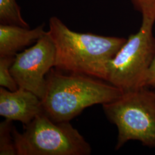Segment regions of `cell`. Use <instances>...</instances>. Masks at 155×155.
<instances>
[{
    "instance_id": "cell-1",
    "label": "cell",
    "mask_w": 155,
    "mask_h": 155,
    "mask_svg": "<svg viewBox=\"0 0 155 155\" xmlns=\"http://www.w3.org/2000/svg\"><path fill=\"white\" fill-rule=\"evenodd\" d=\"M47 33L55 47V68L105 81L110 61L127 40L74 32L55 16L49 20Z\"/></svg>"
},
{
    "instance_id": "cell-2",
    "label": "cell",
    "mask_w": 155,
    "mask_h": 155,
    "mask_svg": "<svg viewBox=\"0 0 155 155\" xmlns=\"http://www.w3.org/2000/svg\"><path fill=\"white\" fill-rule=\"evenodd\" d=\"M123 94L121 89L105 81L82 74H64L52 68L46 75L41 103L43 113L52 121H70L84 109L109 103Z\"/></svg>"
},
{
    "instance_id": "cell-3",
    "label": "cell",
    "mask_w": 155,
    "mask_h": 155,
    "mask_svg": "<svg viewBox=\"0 0 155 155\" xmlns=\"http://www.w3.org/2000/svg\"><path fill=\"white\" fill-rule=\"evenodd\" d=\"M17 155H89L91 148L70 121L55 122L44 113L24 125L12 129Z\"/></svg>"
},
{
    "instance_id": "cell-4",
    "label": "cell",
    "mask_w": 155,
    "mask_h": 155,
    "mask_svg": "<svg viewBox=\"0 0 155 155\" xmlns=\"http://www.w3.org/2000/svg\"><path fill=\"white\" fill-rule=\"evenodd\" d=\"M102 106L107 118L118 129L116 150L129 140L155 148V92L142 87L124 93Z\"/></svg>"
},
{
    "instance_id": "cell-5",
    "label": "cell",
    "mask_w": 155,
    "mask_h": 155,
    "mask_svg": "<svg viewBox=\"0 0 155 155\" xmlns=\"http://www.w3.org/2000/svg\"><path fill=\"white\" fill-rule=\"evenodd\" d=\"M153 27L142 23L139 32L129 36L108 65L106 82L124 93L143 87L144 78L155 54Z\"/></svg>"
},
{
    "instance_id": "cell-6",
    "label": "cell",
    "mask_w": 155,
    "mask_h": 155,
    "mask_svg": "<svg viewBox=\"0 0 155 155\" xmlns=\"http://www.w3.org/2000/svg\"><path fill=\"white\" fill-rule=\"evenodd\" d=\"M55 47L47 32L33 46L17 54L10 70L18 88L28 90L41 100L46 75L55 66Z\"/></svg>"
},
{
    "instance_id": "cell-7",
    "label": "cell",
    "mask_w": 155,
    "mask_h": 155,
    "mask_svg": "<svg viewBox=\"0 0 155 155\" xmlns=\"http://www.w3.org/2000/svg\"><path fill=\"white\" fill-rule=\"evenodd\" d=\"M43 113L41 100L32 92L22 88L12 91L1 87L0 115L6 120L26 125Z\"/></svg>"
},
{
    "instance_id": "cell-8",
    "label": "cell",
    "mask_w": 155,
    "mask_h": 155,
    "mask_svg": "<svg viewBox=\"0 0 155 155\" xmlns=\"http://www.w3.org/2000/svg\"><path fill=\"white\" fill-rule=\"evenodd\" d=\"M46 32L45 24L30 29L0 24V56H15L18 51L36 43Z\"/></svg>"
},
{
    "instance_id": "cell-9",
    "label": "cell",
    "mask_w": 155,
    "mask_h": 155,
    "mask_svg": "<svg viewBox=\"0 0 155 155\" xmlns=\"http://www.w3.org/2000/svg\"><path fill=\"white\" fill-rule=\"evenodd\" d=\"M0 23L29 28L22 17L16 0H0Z\"/></svg>"
},
{
    "instance_id": "cell-10",
    "label": "cell",
    "mask_w": 155,
    "mask_h": 155,
    "mask_svg": "<svg viewBox=\"0 0 155 155\" xmlns=\"http://www.w3.org/2000/svg\"><path fill=\"white\" fill-rule=\"evenodd\" d=\"M12 121L6 120L0 124V155H17L12 135Z\"/></svg>"
},
{
    "instance_id": "cell-11",
    "label": "cell",
    "mask_w": 155,
    "mask_h": 155,
    "mask_svg": "<svg viewBox=\"0 0 155 155\" xmlns=\"http://www.w3.org/2000/svg\"><path fill=\"white\" fill-rule=\"evenodd\" d=\"M15 59V56H0V86L12 91L18 89L10 70Z\"/></svg>"
},
{
    "instance_id": "cell-12",
    "label": "cell",
    "mask_w": 155,
    "mask_h": 155,
    "mask_svg": "<svg viewBox=\"0 0 155 155\" xmlns=\"http://www.w3.org/2000/svg\"><path fill=\"white\" fill-rule=\"evenodd\" d=\"M136 10L142 15V23L153 25L155 22V0H131Z\"/></svg>"
},
{
    "instance_id": "cell-13",
    "label": "cell",
    "mask_w": 155,
    "mask_h": 155,
    "mask_svg": "<svg viewBox=\"0 0 155 155\" xmlns=\"http://www.w3.org/2000/svg\"><path fill=\"white\" fill-rule=\"evenodd\" d=\"M155 87V54L144 79L143 87Z\"/></svg>"
}]
</instances>
